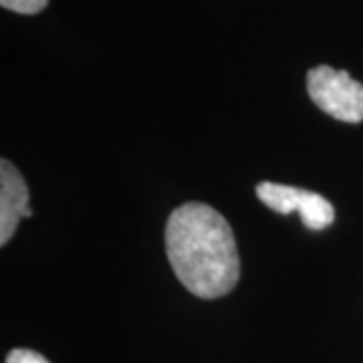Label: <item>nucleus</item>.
I'll return each instance as SVG.
<instances>
[{
	"label": "nucleus",
	"instance_id": "obj_1",
	"mask_svg": "<svg viewBox=\"0 0 363 363\" xmlns=\"http://www.w3.org/2000/svg\"><path fill=\"white\" fill-rule=\"evenodd\" d=\"M166 252L178 281L200 298H218L233 291L240 259L228 220L202 202H188L169 214Z\"/></svg>",
	"mask_w": 363,
	"mask_h": 363
},
{
	"label": "nucleus",
	"instance_id": "obj_2",
	"mask_svg": "<svg viewBox=\"0 0 363 363\" xmlns=\"http://www.w3.org/2000/svg\"><path fill=\"white\" fill-rule=\"evenodd\" d=\"M307 91L311 101L327 116L345 123L363 121V85L347 71L329 65L313 67L307 73Z\"/></svg>",
	"mask_w": 363,
	"mask_h": 363
},
{
	"label": "nucleus",
	"instance_id": "obj_3",
	"mask_svg": "<svg viewBox=\"0 0 363 363\" xmlns=\"http://www.w3.org/2000/svg\"><path fill=\"white\" fill-rule=\"evenodd\" d=\"M257 196L264 206L279 214L298 212L301 220L309 230H323L335 220L333 204L317 192H309L286 184L260 182L257 184Z\"/></svg>",
	"mask_w": 363,
	"mask_h": 363
},
{
	"label": "nucleus",
	"instance_id": "obj_4",
	"mask_svg": "<svg viewBox=\"0 0 363 363\" xmlns=\"http://www.w3.org/2000/svg\"><path fill=\"white\" fill-rule=\"evenodd\" d=\"M33 210L28 208V188L25 178L9 160L0 162V245H9L18 222L30 218Z\"/></svg>",
	"mask_w": 363,
	"mask_h": 363
},
{
	"label": "nucleus",
	"instance_id": "obj_5",
	"mask_svg": "<svg viewBox=\"0 0 363 363\" xmlns=\"http://www.w3.org/2000/svg\"><path fill=\"white\" fill-rule=\"evenodd\" d=\"M0 4L2 9L13 11V13L37 14L49 4V0H0Z\"/></svg>",
	"mask_w": 363,
	"mask_h": 363
},
{
	"label": "nucleus",
	"instance_id": "obj_6",
	"mask_svg": "<svg viewBox=\"0 0 363 363\" xmlns=\"http://www.w3.org/2000/svg\"><path fill=\"white\" fill-rule=\"evenodd\" d=\"M6 363H51L45 355L30 350H13L6 355Z\"/></svg>",
	"mask_w": 363,
	"mask_h": 363
}]
</instances>
